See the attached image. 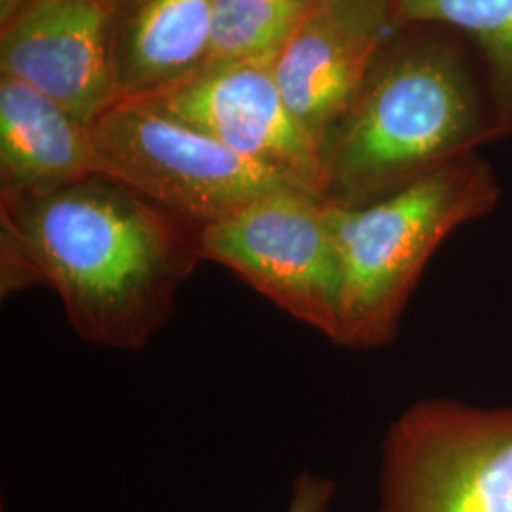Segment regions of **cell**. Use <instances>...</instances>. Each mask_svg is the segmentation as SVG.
Returning a JSON list of instances; mask_svg holds the SVG:
<instances>
[{"label":"cell","instance_id":"2e32d148","mask_svg":"<svg viewBox=\"0 0 512 512\" xmlns=\"http://www.w3.org/2000/svg\"><path fill=\"white\" fill-rule=\"evenodd\" d=\"M29 0H0V25L14 18Z\"/></svg>","mask_w":512,"mask_h":512},{"label":"cell","instance_id":"9a60e30c","mask_svg":"<svg viewBox=\"0 0 512 512\" xmlns=\"http://www.w3.org/2000/svg\"><path fill=\"white\" fill-rule=\"evenodd\" d=\"M334 484L327 476L300 473L294 478L293 494L285 512H329Z\"/></svg>","mask_w":512,"mask_h":512},{"label":"cell","instance_id":"8fae6325","mask_svg":"<svg viewBox=\"0 0 512 512\" xmlns=\"http://www.w3.org/2000/svg\"><path fill=\"white\" fill-rule=\"evenodd\" d=\"M101 175L92 126L0 74V196L37 194Z\"/></svg>","mask_w":512,"mask_h":512},{"label":"cell","instance_id":"277c9868","mask_svg":"<svg viewBox=\"0 0 512 512\" xmlns=\"http://www.w3.org/2000/svg\"><path fill=\"white\" fill-rule=\"evenodd\" d=\"M92 133L101 175L198 226L275 190L300 188L141 99L114 105Z\"/></svg>","mask_w":512,"mask_h":512},{"label":"cell","instance_id":"5b68a950","mask_svg":"<svg viewBox=\"0 0 512 512\" xmlns=\"http://www.w3.org/2000/svg\"><path fill=\"white\" fill-rule=\"evenodd\" d=\"M378 512H512V408H406L382 446Z\"/></svg>","mask_w":512,"mask_h":512},{"label":"cell","instance_id":"8992f818","mask_svg":"<svg viewBox=\"0 0 512 512\" xmlns=\"http://www.w3.org/2000/svg\"><path fill=\"white\" fill-rule=\"evenodd\" d=\"M200 253L296 321L338 340L342 266L325 198L304 188L260 196L202 226Z\"/></svg>","mask_w":512,"mask_h":512},{"label":"cell","instance_id":"7c38bea8","mask_svg":"<svg viewBox=\"0 0 512 512\" xmlns=\"http://www.w3.org/2000/svg\"><path fill=\"white\" fill-rule=\"evenodd\" d=\"M406 25H439L475 44L497 116L511 135L512 0H397L395 29Z\"/></svg>","mask_w":512,"mask_h":512},{"label":"cell","instance_id":"4fadbf2b","mask_svg":"<svg viewBox=\"0 0 512 512\" xmlns=\"http://www.w3.org/2000/svg\"><path fill=\"white\" fill-rule=\"evenodd\" d=\"M308 12L306 0H211V55L203 69L272 59Z\"/></svg>","mask_w":512,"mask_h":512},{"label":"cell","instance_id":"7a4b0ae2","mask_svg":"<svg viewBox=\"0 0 512 512\" xmlns=\"http://www.w3.org/2000/svg\"><path fill=\"white\" fill-rule=\"evenodd\" d=\"M463 38L439 25H406L385 38L323 150L330 205L378 202L509 137Z\"/></svg>","mask_w":512,"mask_h":512},{"label":"cell","instance_id":"30bf717a","mask_svg":"<svg viewBox=\"0 0 512 512\" xmlns=\"http://www.w3.org/2000/svg\"><path fill=\"white\" fill-rule=\"evenodd\" d=\"M124 99H147L200 73L211 55V0H103Z\"/></svg>","mask_w":512,"mask_h":512},{"label":"cell","instance_id":"52a82bcc","mask_svg":"<svg viewBox=\"0 0 512 512\" xmlns=\"http://www.w3.org/2000/svg\"><path fill=\"white\" fill-rule=\"evenodd\" d=\"M270 61L207 67L141 101L323 198V152L285 105Z\"/></svg>","mask_w":512,"mask_h":512},{"label":"cell","instance_id":"3957f363","mask_svg":"<svg viewBox=\"0 0 512 512\" xmlns=\"http://www.w3.org/2000/svg\"><path fill=\"white\" fill-rule=\"evenodd\" d=\"M501 200L494 167L478 152L361 207L330 205L342 266L340 334L351 349L387 346L440 243Z\"/></svg>","mask_w":512,"mask_h":512},{"label":"cell","instance_id":"6da1fadb","mask_svg":"<svg viewBox=\"0 0 512 512\" xmlns=\"http://www.w3.org/2000/svg\"><path fill=\"white\" fill-rule=\"evenodd\" d=\"M200 230L107 175L0 196V293L50 287L80 338L141 351L203 260Z\"/></svg>","mask_w":512,"mask_h":512},{"label":"cell","instance_id":"ba28073f","mask_svg":"<svg viewBox=\"0 0 512 512\" xmlns=\"http://www.w3.org/2000/svg\"><path fill=\"white\" fill-rule=\"evenodd\" d=\"M0 74L48 95L93 126L124 101L103 0H29L0 25Z\"/></svg>","mask_w":512,"mask_h":512},{"label":"cell","instance_id":"5bb4252c","mask_svg":"<svg viewBox=\"0 0 512 512\" xmlns=\"http://www.w3.org/2000/svg\"><path fill=\"white\" fill-rule=\"evenodd\" d=\"M313 10L327 12L370 33L389 35L395 31L397 0H306Z\"/></svg>","mask_w":512,"mask_h":512},{"label":"cell","instance_id":"9c48e42d","mask_svg":"<svg viewBox=\"0 0 512 512\" xmlns=\"http://www.w3.org/2000/svg\"><path fill=\"white\" fill-rule=\"evenodd\" d=\"M389 35L370 33L310 8L272 57L285 105L321 152Z\"/></svg>","mask_w":512,"mask_h":512}]
</instances>
